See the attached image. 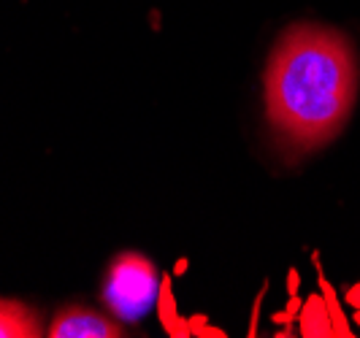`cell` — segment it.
<instances>
[{"instance_id": "obj_1", "label": "cell", "mask_w": 360, "mask_h": 338, "mask_svg": "<svg viewBox=\"0 0 360 338\" xmlns=\"http://www.w3.org/2000/svg\"><path fill=\"white\" fill-rule=\"evenodd\" d=\"M358 82V54L344 33L292 25L276 41L263 79L274 138L292 155L328 146L355 108Z\"/></svg>"}, {"instance_id": "obj_2", "label": "cell", "mask_w": 360, "mask_h": 338, "mask_svg": "<svg viewBox=\"0 0 360 338\" xmlns=\"http://www.w3.org/2000/svg\"><path fill=\"white\" fill-rule=\"evenodd\" d=\"M158 268L139 252H122L111 260L103 282V303L122 322H139L160 298Z\"/></svg>"}, {"instance_id": "obj_3", "label": "cell", "mask_w": 360, "mask_h": 338, "mask_svg": "<svg viewBox=\"0 0 360 338\" xmlns=\"http://www.w3.org/2000/svg\"><path fill=\"white\" fill-rule=\"evenodd\" d=\"M46 336L52 338H120L125 336L122 325L103 317L101 311H92L84 306L63 308L52 325L46 327Z\"/></svg>"}, {"instance_id": "obj_4", "label": "cell", "mask_w": 360, "mask_h": 338, "mask_svg": "<svg viewBox=\"0 0 360 338\" xmlns=\"http://www.w3.org/2000/svg\"><path fill=\"white\" fill-rule=\"evenodd\" d=\"M46 336L36 308L22 301L0 298V338H38Z\"/></svg>"}, {"instance_id": "obj_5", "label": "cell", "mask_w": 360, "mask_h": 338, "mask_svg": "<svg viewBox=\"0 0 360 338\" xmlns=\"http://www.w3.org/2000/svg\"><path fill=\"white\" fill-rule=\"evenodd\" d=\"M298 330L304 338H328L333 336V322L328 314V306H325L323 292L317 295H309L301 311H298Z\"/></svg>"}, {"instance_id": "obj_6", "label": "cell", "mask_w": 360, "mask_h": 338, "mask_svg": "<svg viewBox=\"0 0 360 338\" xmlns=\"http://www.w3.org/2000/svg\"><path fill=\"white\" fill-rule=\"evenodd\" d=\"M317 282H320V292H323L325 306H328V314H330V322H333V336L352 338V327H349V320H347V314L342 311V303H339V298H336V290H333V285H330V282H328V279L323 276V271H320Z\"/></svg>"}, {"instance_id": "obj_7", "label": "cell", "mask_w": 360, "mask_h": 338, "mask_svg": "<svg viewBox=\"0 0 360 338\" xmlns=\"http://www.w3.org/2000/svg\"><path fill=\"white\" fill-rule=\"evenodd\" d=\"M158 308H160L162 325H165V327L171 330V336H184V333H187L184 322H179V317H176V303L171 301V290H168V282H165V279H162V287H160Z\"/></svg>"}, {"instance_id": "obj_8", "label": "cell", "mask_w": 360, "mask_h": 338, "mask_svg": "<svg viewBox=\"0 0 360 338\" xmlns=\"http://www.w3.org/2000/svg\"><path fill=\"white\" fill-rule=\"evenodd\" d=\"M344 301L349 303L352 308H360V282H358V285H352L347 292H344Z\"/></svg>"}, {"instance_id": "obj_9", "label": "cell", "mask_w": 360, "mask_h": 338, "mask_svg": "<svg viewBox=\"0 0 360 338\" xmlns=\"http://www.w3.org/2000/svg\"><path fill=\"white\" fill-rule=\"evenodd\" d=\"M298 282H301V279H298V271H290V276H288V287H290V292H292V295L298 292Z\"/></svg>"}, {"instance_id": "obj_10", "label": "cell", "mask_w": 360, "mask_h": 338, "mask_svg": "<svg viewBox=\"0 0 360 338\" xmlns=\"http://www.w3.org/2000/svg\"><path fill=\"white\" fill-rule=\"evenodd\" d=\"M301 306H304V301H301V298H295V295H292V301L288 303V311H290V314H292V317H295V314H298V311H301Z\"/></svg>"}, {"instance_id": "obj_11", "label": "cell", "mask_w": 360, "mask_h": 338, "mask_svg": "<svg viewBox=\"0 0 360 338\" xmlns=\"http://www.w3.org/2000/svg\"><path fill=\"white\" fill-rule=\"evenodd\" d=\"M355 325H360V308H355Z\"/></svg>"}]
</instances>
